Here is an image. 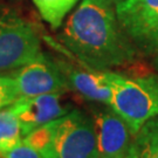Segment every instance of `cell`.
I'll use <instances>...</instances> for the list:
<instances>
[{
    "instance_id": "cell-1",
    "label": "cell",
    "mask_w": 158,
    "mask_h": 158,
    "mask_svg": "<svg viewBox=\"0 0 158 158\" xmlns=\"http://www.w3.org/2000/svg\"><path fill=\"white\" fill-rule=\"evenodd\" d=\"M60 39L83 66L96 70L124 66L135 55L113 6L97 0H82L67 20Z\"/></svg>"
},
{
    "instance_id": "cell-2",
    "label": "cell",
    "mask_w": 158,
    "mask_h": 158,
    "mask_svg": "<svg viewBox=\"0 0 158 158\" xmlns=\"http://www.w3.org/2000/svg\"><path fill=\"white\" fill-rule=\"evenodd\" d=\"M110 108L135 136L148 121L158 117V75L129 77L110 73Z\"/></svg>"
},
{
    "instance_id": "cell-3",
    "label": "cell",
    "mask_w": 158,
    "mask_h": 158,
    "mask_svg": "<svg viewBox=\"0 0 158 158\" xmlns=\"http://www.w3.org/2000/svg\"><path fill=\"white\" fill-rule=\"evenodd\" d=\"M42 55L31 23L13 14L0 17V72L17 70Z\"/></svg>"
},
{
    "instance_id": "cell-4",
    "label": "cell",
    "mask_w": 158,
    "mask_h": 158,
    "mask_svg": "<svg viewBox=\"0 0 158 158\" xmlns=\"http://www.w3.org/2000/svg\"><path fill=\"white\" fill-rule=\"evenodd\" d=\"M115 12L130 41L142 52L158 55V0H122Z\"/></svg>"
},
{
    "instance_id": "cell-5",
    "label": "cell",
    "mask_w": 158,
    "mask_h": 158,
    "mask_svg": "<svg viewBox=\"0 0 158 158\" xmlns=\"http://www.w3.org/2000/svg\"><path fill=\"white\" fill-rule=\"evenodd\" d=\"M53 152L56 158H98L94 121L81 110H70L61 117Z\"/></svg>"
},
{
    "instance_id": "cell-6",
    "label": "cell",
    "mask_w": 158,
    "mask_h": 158,
    "mask_svg": "<svg viewBox=\"0 0 158 158\" xmlns=\"http://www.w3.org/2000/svg\"><path fill=\"white\" fill-rule=\"evenodd\" d=\"M13 77L20 96L63 94L70 90L67 80L55 61H51L45 55L17 69Z\"/></svg>"
},
{
    "instance_id": "cell-7",
    "label": "cell",
    "mask_w": 158,
    "mask_h": 158,
    "mask_svg": "<svg viewBox=\"0 0 158 158\" xmlns=\"http://www.w3.org/2000/svg\"><path fill=\"white\" fill-rule=\"evenodd\" d=\"M10 107L20 123L23 138L40 125L49 123L67 115L72 107L64 103L62 94L20 96Z\"/></svg>"
},
{
    "instance_id": "cell-8",
    "label": "cell",
    "mask_w": 158,
    "mask_h": 158,
    "mask_svg": "<svg viewBox=\"0 0 158 158\" xmlns=\"http://www.w3.org/2000/svg\"><path fill=\"white\" fill-rule=\"evenodd\" d=\"M94 124L98 158H124L132 147V132L125 121L111 110H95Z\"/></svg>"
},
{
    "instance_id": "cell-9",
    "label": "cell",
    "mask_w": 158,
    "mask_h": 158,
    "mask_svg": "<svg viewBox=\"0 0 158 158\" xmlns=\"http://www.w3.org/2000/svg\"><path fill=\"white\" fill-rule=\"evenodd\" d=\"M64 77L69 89L83 96L87 100L110 104L111 100V70H96L93 68L75 67L64 61H55Z\"/></svg>"
},
{
    "instance_id": "cell-10",
    "label": "cell",
    "mask_w": 158,
    "mask_h": 158,
    "mask_svg": "<svg viewBox=\"0 0 158 158\" xmlns=\"http://www.w3.org/2000/svg\"><path fill=\"white\" fill-rule=\"evenodd\" d=\"M23 141L20 123L11 107L0 110V155L10 151Z\"/></svg>"
},
{
    "instance_id": "cell-11",
    "label": "cell",
    "mask_w": 158,
    "mask_h": 158,
    "mask_svg": "<svg viewBox=\"0 0 158 158\" xmlns=\"http://www.w3.org/2000/svg\"><path fill=\"white\" fill-rule=\"evenodd\" d=\"M79 0H33L34 5L52 28L56 29Z\"/></svg>"
},
{
    "instance_id": "cell-12",
    "label": "cell",
    "mask_w": 158,
    "mask_h": 158,
    "mask_svg": "<svg viewBox=\"0 0 158 158\" xmlns=\"http://www.w3.org/2000/svg\"><path fill=\"white\" fill-rule=\"evenodd\" d=\"M134 141L138 158H158V117L148 121Z\"/></svg>"
},
{
    "instance_id": "cell-13",
    "label": "cell",
    "mask_w": 158,
    "mask_h": 158,
    "mask_svg": "<svg viewBox=\"0 0 158 158\" xmlns=\"http://www.w3.org/2000/svg\"><path fill=\"white\" fill-rule=\"evenodd\" d=\"M60 119L61 118L40 125L39 128L34 129L28 135L25 136L23 138V142L35 150H38L41 155L52 151L54 137H55V132H56L57 125L60 123Z\"/></svg>"
},
{
    "instance_id": "cell-14",
    "label": "cell",
    "mask_w": 158,
    "mask_h": 158,
    "mask_svg": "<svg viewBox=\"0 0 158 158\" xmlns=\"http://www.w3.org/2000/svg\"><path fill=\"white\" fill-rule=\"evenodd\" d=\"M19 97L20 94L14 77L0 75V110L10 107Z\"/></svg>"
},
{
    "instance_id": "cell-15",
    "label": "cell",
    "mask_w": 158,
    "mask_h": 158,
    "mask_svg": "<svg viewBox=\"0 0 158 158\" xmlns=\"http://www.w3.org/2000/svg\"><path fill=\"white\" fill-rule=\"evenodd\" d=\"M1 158H44V156L38 151L29 147L27 144H25L23 141L18 144L17 147L11 149L10 151L0 155Z\"/></svg>"
},
{
    "instance_id": "cell-16",
    "label": "cell",
    "mask_w": 158,
    "mask_h": 158,
    "mask_svg": "<svg viewBox=\"0 0 158 158\" xmlns=\"http://www.w3.org/2000/svg\"><path fill=\"white\" fill-rule=\"evenodd\" d=\"M124 158H138V153H137V149H136V145H135V141H134L132 147L130 148L129 152L125 155Z\"/></svg>"
},
{
    "instance_id": "cell-17",
    "label": "cell",
    "mask_w": 158,
    "mask_h": 158,
    "mask_svg": "<svg viewBox=\"0 0 158 158\" xmlns=\"http://www.w3.org/2000/svg\"><path fill=\"white\" fill-rule=\"evenodd\" d=\"M97 1H100V2H102V4H106V5H110V6H113V5H117L118 2H121L122 0H97Z\"/></svg>"
},
{
    "instance_id": "cell-18",
    "label": "cell",
    "mask_w": 158,
    "mask_h": 158,
    "mask_svg": "<svg viewBox=\"0 0 158 158\" xmlns=\"http://www.w3.org/2000/svg\"><path fill=\"white\" fill-rule=\"evenodd\" d=\"M44 156V158H56V156L54 155V152H53V150L52 151H48V152H46L42 155Z\"/></svg>"
},
{
    "instance_id": "cell-19",
    "label": "cell",
    "mask_w": 158,
    "mask_h": 158,
    "mask_svg": "<svg viewBox=\"0 0 158 158\" xmlns=\"http://www.w3.org/2000/svg\"><path fill=\"white\" fill-rule=\"evenodd\" d=\"M156 63H157V66H158V56H157V60H156Z\"/></svg>"
},
{
    "instance_id": "cell-20",
    "label": "cell",
    "mask_w": 158,
    "mask_h": 158,
    "mask_svg": "<svg viewBox=\"0 0 158 158\" xmlns=\"http://www.w3.org/2000/svg\"><path fill=\"white\" fill-rule=\"evenodd\" d=\"M0 158H1V157H0Z\"/></svg>"
}]
</instances>
